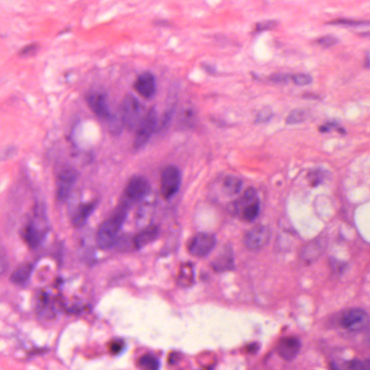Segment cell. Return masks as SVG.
<instances>
[{
    "label": "cell",
    "instance_id": "obj_15",
    "mask_svg": "<svg viewBox=\"0 0 370 370\" xmlns=\"http://www.w3.org/2000/svg\"><path fill=\"white\" fill-rule=\"evenodd\" d=\"M159 234V228L156 225H150L141 232L138 233L134 238V245L138 249L144 247L148 244L156 240Z\"/></svg>",
    "mask_w": 370,
    "mask_h": 370
},
{
    "label": "cell",
    "instance_id": "obj_24",
    "mask_svg": "<svg viewBox=\"0 0 370 370\" xmlns=\"http://www.w3.org/2000/svg\"><path fill=\"white\" fill-rule=\"evenodd\" d=\"M292 79L294 83L299 86H309L313 83V77L310 74L299 73L292 76Z\"/></svg>",
    "mask_w": 370,
    "mask_h": 370
},
{
    "label": "cell",
    "instance_id": "obj_31",
    "mask_svg": "<svg viewBox=\"0 0 370 370\" xmlns=\"http://www.w3.org/2000/svg\"><path fill=\"white\" fill-rule=\"evenodd\" d=\"M123 347H124V345H123V342L115 341V342L111 343L110 345H109V350H110L112 354H117L121 352Z\"/></svg>",
    "mask_w": 370,
    "mask_h": 370
},
{
    "label": "cell",
    "instance_id": "obj_8",
    "mask_svg": "<svg viewBox=\"0 0 370 370\" xmlns=\"http://www.w3.org/2000/svg\"><path fill=\"white\" fill-rule=\"evenodd\" d=\"M270 238V229L264 225L259 224L247 231L244 242L250 250H259L268 245Z\"/></svg>",
    "mask_w": 370,
    "mask_h": 370
},
{
    "label": "cell",
    "instance_id": "obj_33",
    "mask_svg": "<svg viewBox=\"0 0 370 370\" xmlns=\"http://www.w3.org/2000/svg\"><path fill=\"white\" fill-rule=\"evenodd\" d=\"M331 127L329 126V124H324V125L321 126V127H319V131L321 132H322V133H326V132H330V130H331Z\"/></svg>",
    "mask_w": 370,
    "mask_h": 370
},
{
    "label": "cell",
    "instance_id": "obj_34",
    "mask_svg": "<svg viewBox=\"0 0 370 370\" xmlns=\"http://www.w3.org/2000/svg\"><path fill=\"white\" fill-rule=\"evenodd\" d=\"M364 65L366 68H370V51L367 54Z\"/></svg>",
    "mask_w": 370,
    "mask_h": 370
},
{
    "label": "cell",
    "instance_id": "obj_5",
    "mask_svg": "<svg viewBox=\"0 0 370 370\" xmlns=\"http://www.w3.org/2000/svg\"><path fill=\"white\" fill-rule=\"evenodd\" d=\"M150 188V184L146 178L141 176H133L127 183L122 202L129 206L131 204L139 202L148 194Z\"/></svg>",
    "mask_w": 370,
    "mask_h": 370
},
{
    "label": "cell",
    "instance_id": "obj_12",
    "mask_svg": "<svg viewBox=\"0 0 370 370\" xmlns=\"http://www.w3.org/2000/svg\"><path fill=\"white\" fill-rule=\"evenodd\" d=\"M133 88L143 98L150 99L156 93L155 76L150 72H144L138 76L133 83Z\"/></svg>",
    "mask_w": 370,
    "mask_h": 370
},
{
    "label": "cell",
    "instance_id": "obj_35",
    "mask_svg": "<svg viewBox=\"0 0 370 370\" xmlns=\"http://www.w3.org/2000/svg\"><path fill=\"white\" fill-rule=\"evenodd\" d=\"M304 97L307 99H319L320 97L318 96L315 95V94H305Z\"/></svg>",
    "mask_w": 370,
    "mask_h": 370
},
{
    "label": "cell",
    "instance_id": "obj_6",
    "mask_svg": "<svg viewBox=\"0 0 370 370\" xmlns=\"http://www.w3.org/2000/svg\"><path fill=\"white\" fill-rule=\"evenodd\" d=\"M141 114V105L139 100L132 94H126L122 102L121 115L127 128L132 130L138 126L141 120L139 119Z\"/></svg>",
    "mask_w": 370,
    "mask_h": 370
},
{
    "label": "cell",
    "instance_id": "obj_23",
    "mask_svg": "<svg viewBox=\"0 0 370 370\" xmlns=\"http://www.w3.org/2000/svg\"><path fill=\"white\" fill-rule=\"evenodd\" d=\"M327 25H344V26H370V21H356L351 19H336L327 22Z\"/></svg>",
    "mask_w": 370,
    "mask_h": 370
},
{
    "label": "cell",
    "instance_id": "obj_27",
    "mask_svg": "<svg viewBox=\"0 0 370 370\" xmlns=\"http://www.w3.org/2000/svg\"><path fill=\"white\" fill-rule=\"evenodd\" d=\"M339 41V39L336 36H333V35H327V36L320 38L319 39H318L317 42L322 47H330L338 44Z\"/></svg>",
    "mask_w": 370,
    "mask_h": 370
},
{
    "label": "cell",
    "instance_id": "obj_11",
    "mask_svg": "<svg viewBox=\"0 0 370 370\" xmlns=\"http://www.w3.org/2000/svg\"><path fill=\"white\" fill-rule=\"evenodd\" d=\"M77 178V171L72 167L65 168L59 173L57 188V198L59 200L64 201L68 198Z\"/></svg>",
    "mask_w": 370,
    "mask_h": 370
},
{
    "label": "cell",
    "instance_id": "obj_16",
    "mask_svg": "<svg viewBox=\"0 0 370 370\" xmlns=\"http://www.w3.org/2000/svg\"><path fill=\"white\" fill-rule=\"evenodd\" d=\"M96 202H89V203L82 204L79 205L73 216V225L75 227H80L86 223L89 216L92 214L95 209Z\"/></svg>",
    "mask_w": 370,
    "mask_h": 370
},
{
    "label": "cell",
    "instance_id": "obj_14",
    "mask_svg": "<svg viewBox=\"0 0 370 370\" xmlns=\"http://www.w3.org/2000/svg\"><path fill=\"white\" fill-rule=\"evenodd\" d=\"M211 266L213 269L218 272L234 270V257L232 249L230 247H225L223 250L215 258Z\"/></svg>",
    "mask_w": 370,
    "mask_h": 370
},
{
    "label": "cell",
    "instance_id": "obj_30",
    "mask_svg": "<svg viewBox=\"0 0 370 370\" xmlns=\"http://www.w3.org/2000/svg\"><path fill=\"white\" fill-rule=\"evenodd\" d=\"M290 77H292L289 74L278 73V74H272L271 76L270 80L275 83H286L289 81Z\"/></svg>",
    "mask_w": 370,
    "mask_h": 370
},
{
    "label": "cell",
    "instance_id": "obj_3",
    "mask_svg": "<svg viewBox=\"0 0 370 370\" xmlns=\"http://www.w3.org/2000/svg\"><path fill=\"white\" fill-rule=\"evenodd\" d=\"M157 128V113L154 106L150 108L146 115L141 119L134 139L133 147L139 150L144 147Z\"/></svg>",
    "mask_w": 370,
    "mask_h": 370
},
{
    "label": "cell",
    "instance_id": "obj_29",
    "mask_svg": "<svg viewBox=\"0 0 370 370\" xmlns=\"http://www.w3.org/2000/svg\"><path fill=\"white\" fill-rule=\"evenodd\" d=\"M38 44L36 43H32L28 44V45L25 46L23 47L19 51V55L24 57V56H28L33 53L36 52L37 50Z\"/></svg>",
    "mask_w": 370,
    "mask_h": 370
},
{
    "label": "cell",
    "instance_id": "obj_20",
    "mask_svg": "<svg viewBox=\"0 0 370 370\" xmlns=\"http://www.w3.org/2000/svg\"><path fill=\"white\" fill-rule=\"evenodd\" d=\"M242 182L240 178L234 176H228L223 181V189L230 196L238 194L241 190Z\"/></svg>",
    "mask_w": 370,
    "mask_h": 370
},
{
    "label": "cell",
    "instance_id": "obj_10",
    "mask_svg": "<svg viewBox=\"0 0 370 370\" xmlns=\"http://www.w3.org/2000/svg\"><path fill=\"white\" fill-rule=\"evenodd\" d=\"M370 318L361 309H351L343 315L341 324L344 328L351 331H359L368 325Z\"/></svg>",
    "mask_w": 370,
    "mask_h": 370
},
{
    "label": "cell",
    "instance_id": "obj_17",
    "mask_svg": "<svg viewBox=\"0 0 370 370\" xmlns=\"http://www.w3.org/2000/svg\"><path fill=\"white\" fill-rule=\"evenodd\" d=\"M195 281V270L193 265L185 263L181 266L178 275L177 283L182 287L192 286Z\"/></svg>",
    "mask_w": 370,
    "mask_h": 370
},
{
    "label": "cell",
    "instance_id": "obj_26",
    "mask_svg": "<svg viewBox=\"0 0 370 370\" xmlns=\"http://www.w3.org/2000/svg\"><path fill=\"white\" fill-rule=\"evenodd\" d=\"M272 115H273V114H272V110L270 108H264L257 114L256 119H255V123H267L272 118Z\"/></svg>",
    "mask_w": 370,
    "mask_h": 370
},
{
    "label": "cell",
    "instance_id": "obj_1",
    "mask_svg": "<svg viewBox=\"0 0 370 370\" xmlns=\"http://www.w3.org/2000/svg\"><path fill=\"white\" fill-rule=\"evenodd\" d=\"M129 207L127 204L122 202L112 215L100 225L97 234V242L102 249H107L114 245L125 222Z\"/></svg>",
    "mask_w": 370,
    "mask_h": 370
},
{
    "label": "cell",
    "instance_id": "obj_7",
    "mask_svg": "<svg viewBox=\"0 0 370 370\" xmlns=\"http://www.w3.org/2000/svg\"><path fill=\"white\" fill-rule=\"evenodd\" d=\"M216 245V238L210 233H199L195 235L188 243V251L196 257H203L211 253Z\"/></svg>",
    "mask_w": 370,
    "mask_h": 370
},
{
    "label": "cell",
    "instance_id": "obj_21",
    "mask_svg": "<svg viewBox=\"0 0 370 370\" xmlns=\"http://www.w3.org/2000/svg\"><path fill=\"white\" fill-rule=\"evenodd\" d=\"M138 366L141 370H159L160 362L156 356L150 354H144L140 358Z\"/></svg>",
    "mask_w": 370,
    "mask_h": 370
},
{
    "label": "cell",
    "instance_id": "obj_4",
    "mask_svg": "<svg viewBox=\"0 0 370 370\" xmlns=\"http://www.w3.org/2000/svg\"><path fill=\"white\" fill-rule=\"evenodd\" d=\"M182 182L181 172L174 166L164 168L161 176V193L164 198H172L176 194Z\"/></svg>",
    "mask_w": 370,
    "mask_h": 370
},
{
    "label": "cell",
    "instance_id": "obj_2",
    "mask_svg": "<svg viewBox=\"0 0 370 370\" xmlns=\"http://www.w3.org/2000/svg\"><path fill=\"white\" fill-rule=\"evenodd\" d=\"M234 207L235 212L246 222H252L256 219L260 208L256 190L252 187L247 189L235 202Z\"/></svg>",
    "mask_w": 370,
    "mask_h": 370
},
{
    "label": "cell",
    "instance_id": "obj_13",
    "mask_svg": "<svg viewBox=\"0 0 370 370\" xmlns=\"http://www.w3.org/2000/svg\"><path fill=\"white\" fill-rule=\"evenodd\" d=\"M301 348V343L295 337H286L278 343V352L286 361H292L296 357Z\"/></svg>",
    "mask_w": 370,
    "mask_h": 370
},
{
    "label": "cell",
    "instance_id": "obj_36",
    "mask_svg": "<svg viewBox=\"0 0 370 370\" xmlns=\"http://www.w3.org/2000/svg\"><path fill=\"white\" fill-rule=\"evenodd\" d=\"M337 131L341 134H345V132H346L345 129L343 128V127H338Z\"/></svg>",
    "mask_w": 370,
    "mask_h": 370
},
{
    "label": "cell",
    "instance_id": "obj_19",
    "mask_svg": "<svg viewBox=\"0 0 370 370\" xmlns=\"http://www.w3.org/2000/svg\"><path fill=\"white\" fill-rule=\"evenodd\" d=\"M24 239L30 247H36L40 243L42 234L33 224H30L24 230Z\"/></svg>",
    "mask_w": 370,
    "mask_h": 370
},
{
    "label": "cell",
    "instance_id": "obj_28",
    "mask_svg": "<svg viewBox=\"0 0 370 370\" xmlns=\"http://www.w3.org/2000/svg\"><path fill=\"white\" fill-rule=\"evenodd\" d=\"M348 368L351 370H370V362L367 363L359 360L351 361Z\"/></svg>",
    "mask_w": 370,
    "mask_h": 370
},
{
    "label": "cell",
    "instance_id": "obj_22",
    "mask_svg": "<svg viewBox=\"0 0 370 370\" xmlns=\"http://www.w3.org/2000/svg\"><path fill=\"white\" fill-rule=\"evenodd\" d=\"M307 111L303 109H296L292 111L286 119V123L289 125H294V124H299V123H304L307 120Z\"/></svg>",
    "mask_w": 370,
    "mask_h": 370
},
{
    "label": "cell",
    "instance_id": "obj_37",
    "mask_svg": "<svg viewBox=\"0 0 370 370\" xmlns=\"http://www.w3.org/2000/svg\"><path fill=\"white\" fill-rule=\"evenodd\" d=\"M330 370H339L337 368H336V366H335V365H331V367H330Z\"/></svg>",
    "mask_w": 370,
    "mask_h": 370
},
{
    "label": "cell",
    "instance_id": "obj_32",
    "mask_svg": "<svg viewBox=\"0 0 370 370\" xmlns=\"http://www.w3.org/2000/svg\"><path fill=\"white\" fill-rule=\"evenodd\" d=\"M202 68H203V69L205 70V71H206L207 73H209V74H215V73H216V68H215L213 65H208V64H204V65H202Z\"/></svg>",
    "mask_w": 370,
    "mask_h": 370
},
{
    "label": "cell",
    "instance_id": "obj_9",
    "mask_svg": "<svg viewBox=\"0 0 370 370\" xmlns=\"http://www.w3.org/2000/svg\"><path fill=\"white\" fill-rule=\"evenodd\" d=\"M86 101L91 110L100 120L110 121L113 117L108 105L107 96L100 91H93L88 94Z\"/></svg>",
    "mask_w": 370,
    "mask_h": 370
},
{
    "label": "cell",
    "instance_id": "obj_18",
    "mask_svg": "<svg viewBox=\"0 0 370 370\" xmlns=\"http://www.w3.org/2000/svg\"><path fill=\"white\" fill-rule=\"evenodd\" d=\"M33 269V266L30 264H25L20 266L16 270L13 271L10 277V281L16 285L26 284L31 276Z\"/></svg>",
    "mask_w": 370,
    "mask_h": 370
},
{
    "label": "cell",
    "instance_id": "obj_25",
    "mask_svg": "<svg viewBox=\"0 0 370 370\" xmlns=\"http://www.w3.org/2000/svg\"><path fill=\"white\" fill-rule=\"evenodd\" d=\"M277 25H278V22L275 20H268V21L257 23L255 25V30L257 33H260V32L271 30V29L275 28Z\"/></svg>",
    "mask_w": 370,
    "mask_h": 370
}]
</instances>
